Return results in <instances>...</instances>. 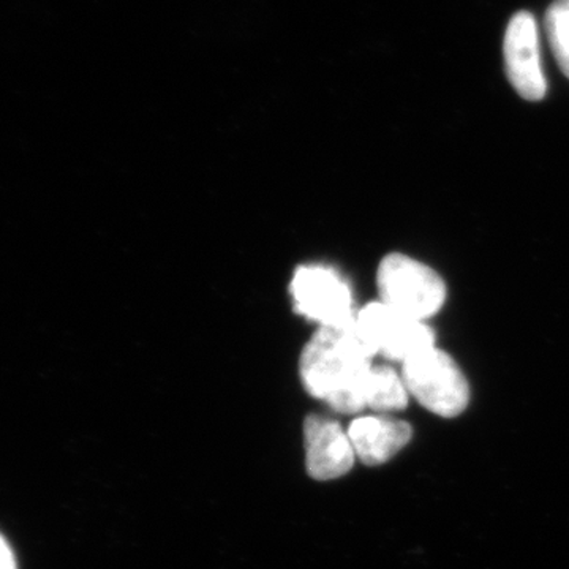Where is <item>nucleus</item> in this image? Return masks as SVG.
<instances>
[{"mask_svg":"<svg viewBox=\"0 0 569 569\" xmlns=\"http://www.w3.org/2000/svg\"><path fill=\"white\" fill-rule=\"evenodd\" d=\"M373 358L355 323L321 326L302 351V385L339 413H358L367 408L366 383Z\"/></svg>","mask_w":569,"mask_h":569,"instance_id":"f257e3e1","label":"nucleus"},{"mask_svg":"<svg viewBox=\"0 0 569 569\" xmlns=\"http://www.w3.org/2000/svg\"><path fill=\"white\" fill-rule=\"evenodd\" d=\"M377 283L381 302L417 320L436 316L447 301L443 279L406 254H388L378 268Z\"/></svg>","mask_w":569,"mask_h":569,"instance_id":"f03ea898","label":"nucleus"},{"mask_svg":"<svg viewBox=\"0 0 569 569\" xmlns=\"http://www.w3.org/2000/svg\"><path fill=\"white\" fill-rule=\"evenodd\" d=\"M408 392L441 418H456L470 402V387L458 362L437 347L403 362Z\"/></svg>","mask_w":569,"mask_h":569,"instance_id":"7ed1b4c3","label":"nucleus"},{"mask_svg":"<svg viewBox=\"0 0 569 569\" xmlns=\"http://www.w3.org/2000/svg\"><path fill=\"white\" fill-rule=\"evenodd\" d=\"M355 329L373 355L406 362L436 347V335L425 321L397 312L385 302H370L359 310Z\"/></svg>","mask_w":569,"mask_h":569,"instance_id":"20e7f679","label":"nucleus"},{"mask_svg":"<svg viewBox=\"0 0 569 569\" xmlns=\"http://www.w3.org/2000/svg\"><path fill=\"white\" fill-rule=\"evenodd\" d=\"M295 309L321 326H351L356 312L350 284L335 269L302 266L291 282Z\"/></svg>","mask_w":569,"mask_h":569,"instance_id":"39448f33","label":"nucleus"},{"mask_svg":"<svg viewBox=\"0 0 569 569\" xmlns=\"http://www.w3.org/2000/svg\"><path fill=\"white\" fill-rule=\"evenodd\" d=\"M505 67L516 92L529 102L545 99L548 84L541 69L538 26L533 14L519 11L505 33Z\"/></svg>","mask_w":569,"mask_h":569,"instance_id":"423d86ee","label":"nucleus"},{"mask_svg":"<svg viewBox=\"0 0 569 569\" xmlns=\"http://www.w3.org/2000/svg\"><path fill=\"white\" fill-rule=\"evenodd\" d=\"M306 466L317 481H331L347 475L356 455L348 430L331 419L309 417L305 425Z\"/></svg>","mask_w":569,"mask_h":569,"instance_id":"0eeeda50","label":"nucleus"},{"mask_svg":"<svg viewBox=\"0 0 569 569\" xmlns=\"http://www.w3.org/2000/svg\"><path fill=\"white\" fill-rule=\"evenodd\" d=\"M356 458L370 467L383 466L410 443L413 430L407 422L383 417H362L348 427Z\"/></svg>","mask_w":569,"mask_h":569,"instance_id":"6e6552de","label":"nucleus"},{"mask_svg":"<svg viewBox=\"0 0 569 569\" xmlns=\"http://www.w3.org/2000/svg\"><path fill=\"white\" fill-rule=\"evenodd\" d=\"M408 389L403 378L388 366H373L366 383L367 407L377 411H400L407 408Z\"/></svg>","mask_w":569,"mask_h":569,"instance_id":"1a4fd4ad","label":"nucleus"},{"mask_svg":"<svg viewBox=\"0 0 569 569\" xmlns=\"http://www.w3.org/2000/svg\"><path fill=\"white\" fill-rule=\"evenodd\" d=\"M546 32L561 71L569 78V0H556L549 7Z\"/></svg>","mask_w":569,"mask_h":569,"instance_id":"9d476101","label":"nucleus"},{"mask_svg":"<svg viewBox=\"0 0 569 569\" xmlns=\"http://www.w3.org/2000/svg\"><path fill=\"white\" fill-rule=\"evenodd\" d=\"M0 569H18L17 559L7 539L0 535Z\"/></svg>","mask_w":569,"mask_h":569,"instance_id":"9b49d317","label":"nucleus"}]
</instances>
